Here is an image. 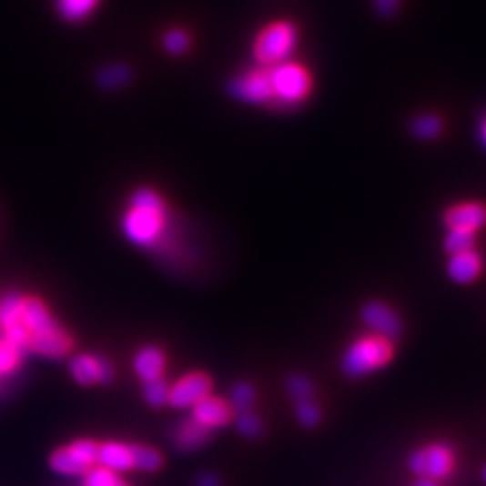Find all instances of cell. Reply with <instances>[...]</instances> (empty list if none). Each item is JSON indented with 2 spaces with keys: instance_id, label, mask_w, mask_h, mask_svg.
I'll return each instance as SVG.
<instances>
[{
  "instance_id": "4",
  "label": "cell",
  "mask_w": 486,
  "mask_h": 486,
  "mask_svg": "<svg viewBox=\"0 0 486 486\" xmlns=\"http://www.w3.org/2000/svg\"><path fill=\"white\" fill-rule=\"evenodd\" d=\"M267 69L272 88V106L290 110L305 105L310 99L316 78L305 64L290 58Z\"/></svg>"
},
{
  "instance_id": "5",
  "label": "cell",
  "mask_w": 486,
  "mask_h": 486,
  "mask_svg": "<svg viewBox=\"0 0 486 486\" xmlns=\"http://www.w3.org/2000/svg\"><path fill=\"white\" fill-rule=\"evenodd\" d=\"M393 355V346L390 339L380 335H366L357 339L342 357V370L349 377H364L380 368H384Z\"/></svg>"
},
{
  "instance_id": "21",
  "label": "cell",
  "mask_w": 486,
  "mask_h": 486,
  "mask_svg": "<svg viewBox=\"0 0 486 486\" xmlns=\"http://www.w3.org/2000/svg\"><path fill=\"white\" fill-rule=\"evenodd\" d=\"M410 132H412L418 139H423V141L436 139V137L441 134V121H440V117L430 116V114L418 116V117L412 119V123H410Z\"/></svg>"
},
{
  "instance_id": "3",
  "label": "cell",
  "mask_w": 486,
  "mask_h": 486,
  "mask_svg": "<svg viewBox=\"0 0 486 486\" xmlns=\"http://www.w3.org/2000/svg\"><path fill=\"white\" fill-rule=\"evenodd\" d=\"M299 27L290 18H276L261 25L252 40L256 66L272 67L294 56L299 46Z\"/></svg>"
},
{
  "instance_id": "32",
  "label": "cell",
  "mask_w": 486,
  "mask_h": 486,
  "mask_svg": "<svg viewBox=\"0 0 486 486\" xmlns=\"http://www.w3.org/2000/svg\"><path fill=\"white\" fill-rule=\"evenodd\" d=\"M195 486H220V481H218V478H217L215 474L206 472V474H202V476L197 480Z\"/></svg>"
},
{
  "instance_id": "9",
  "label": "cell",
  "mask_w": 486,
  "mask_h": 486,
  "mask_svg": "<svg viewBox=\"0 0 486 486\" xmlns=\"http://www.w3.org/2000/svg\"><path fill=\"white\" fill-rule=\"evenodd\" d=\"M73 379L81 386H90V384H110L114 380V366L97 355L90 353H80L73 357L69 364Z\"/></svg>"
},
{
  "instance_id": "8",
  "label": "cell",
  "mask_w": 486,
  "mask_h": 486,
  "mask_svg": "<svg viewBox=\"0 0 486 486\" xmlns=\"http://www.w3.org/2000/svg\"><path fill=\"white\" fill-rule=\"evenodd\" d=\"M409 469L425 480H443L454 469V454L447 445L436 443L425 449H418L409 458Z\"/></svg>"
},
{
  "instance_id": "24",
  "label": "cell",
  "mask_w": 486,
  "mask_h": 486,
  "mask_svg": "<svg viewBox=\"0 0 486 486\" xmlns=\"http://www.w3.org/2000/svg\"><path fill=\"white\" fill-rule=\"evenodd\" d=\"M476 243V233L474 231H467V229H451L447 240H445V248L451 254H460V252H467L472 250Z\"/></svg>"
},
{
  "instance_id": "30",
  "label": "cell",
  "mask_w": 486,
  "mask_h": 486,
  "mask_svg": "<svg viewBox=\"0 0 486 486\" xmlns=\"http://www.w3.org/2000/svg\"><path fill=\"white\" fill-rule=\"evenodd\" d=\"M252 402H254V390L250 384L240 382L233 388L231 404L235 405L238 410H247Z\"/></svg>"
},
{
  "instance_id": "11",
  "label": "cell",
  "mask_w": 486,
  "mask_h": 486,
  "mask_svg": "<svg viewBox=\"0 0 486 486\" xmlns=\"http://www.w3.org/2000/svg\"><path fill=\"white\" fill-rule=\"evenodd\" d=\"M362 321L375 335L390 340L402 331V321L399 314L380 301H370L364 305Z\"/></svg>"
},
{
  "instance_id": "10",
  "label": "cell",
  "mask_w": 486,
  "mask_h": 486,
  "mask_svg": "<svg viewBox=\"0 0 486 486\" xmlns=\"http://www.w3.org/2000/svg\"><path fill=\"white\" fill-rule=\"evenodd\" d=\"M211 391V379L204 373H191L169 386L167 404L175 409H187L198 404Z\"/></svg>"
},
{
  "instance_id": "34",
  "label": "cell",
  "mask_w": 486,
  "mask_h": 486,
  "mask_svg": "<svg viewBox=\"0 0 486 486\" xmlns=\"http://www.w3.org/2000/svg\"><path fill=\"white\" fill-rule=\"evenodd\" d=\"M481 136H483V141L486 143V121L485 125H483V130H481Z\"/></svg>"
},
{
  "instance_id": "19",
  "label": "cell",
  "mask_w": 486,
  "mask_h": 486,
  "mask_svg": "<svg viewBox=\"0 0 486 486\" xmlns=\"http://www.w3.org/2000/svg\"><path fill=\"white\" fill-rule=\"evenodd\" d=\"M101 0H56L58 15L69 24H80L94 15Z\"/></svg>"
},
{
  "instance_id": "16",
  "label": "cell",
  "mask_w": 486,
  "mask_h": 486,
  "mask_svg": "<svg viewBox=\"0 0 486 486\" xmlns=\"http://www.w3.org/2000/svg\"><path fill=\"white\" fill-rule=\"evenodd\" d=\"M449 276L460 285L472 283L481 272V258L474 250L452 254L449 261Z\"/></svg>"
},
{
  "instance_id": "22",
  "label": "cell",
  "mask_w": 486,
  "mask_h": 486,
  "mask_svg": "<svg viewBox=\"0 0 486 486\" xmlns=\"http://www.w3.org/2000/svg\"><path fill=\"white\" fill-rule=\"evenodd\" d=\"M22 349L5 337L0 339V375H11L22 359Z\"/></svg>"
},
{
  "instance_id": "7",
  "label": "cell",
  "mask_w": 486,
  "mask_h": 486,
  "mask_svg": "<svg viewBox=\"0 0 486 486\" xmlns=\"http://www.w3.org/2000/svg\"><path fill=\"white\" fill-rule=\"evenodd\" d=\"M97 443L92 440H78L67 447L53 452L49 465L55 472L64 476H81L97 463Z\"/></svg>"
},
{
  "instance_id": "35",
  "label": "cell",
  "mask_w": 486,
  "mask_h": 486,
  "mask_svg": "<svg viewBox=\"0 0 486 486\" xmlns=\"http://www.w3.org/2000/svg\"><path fill=\"white\" fill-rule=\"evenodd\" d=\"M483 481L486 483V467L483 469Z\"/></svg>"
},
{
  "instance_id": "31",
  "label": "cell",
  "mask_w": 486,
  "mask_h": 486,
  "mask_svg": "<svg viewBox=\"0 0 486 486\" xmlns=\"http://www.w3.org/2000/svg\"><path fill=\"white\" fill-rule=\"evenodd\" d=\"M373 5L380 16L391 18L397 15V11L400 7V0H373Z\"/></svg>"
},
{
  "instance_id": "13",
  "label": "cell",
  "mask_w": 486,
  "mask_h": 486,
  "mask_svg": "<svg viewBox=\"0 0 486 486\" xmlns=\"http://www.w3.org/2000/svg\"><path fill=\"white\" fill-rule=\"evenodd\" d=\"M191 410H193V420L208 427L209 430L224 427L231 420V405L211 395L202 399L198 404L193 405Z\"/></svg>"
},
{
  "instance_id": "33",
  "label": "cell",
  "mask_w": 486,
  "mask_h": 486,
  "mask_svg": "<svg viewBox=\"0 0 486 486\" xmlns=\"http://www.w3.org/2000/svg\"><path fill=\"white\" fill-rule=\"evenodd\" d=\"M414 486H438V485H436V481H432V480H425V478H421L420 481H416V483H414Z\"/></svg>"
},
{
  "instance_id": "18",
  "label": "cell",
  "mask_w": 486,
  "mask_h": 486,
  "mask_svg": "<svg viewBox=\"0 0 486 486\" xmlns=\"http://www.w3.org/2000/svg\"><path fill=\"white\" fill-rule=\"evenodd\" d=\"M134 78V71L130 69V66L127 64H108L105 67H101L96 75V85L101 88V90H106V92H114V90H119L123 86H127L130 81Z\"/></svg>"
},
{
  "instance_id": "1",
  "label": "cell",
  "mask_w": 486,
  "mask_h": 486,
  "mask_svg": "<svg viewBox=\"0 0 486 486\" xmlns=\"http://www.w3.org/2000/svg\"><path fill=\"white\" fill-rule=\"evenodd\" d=\"M171 213L156 187L141 186L132 191L121 217L123 237L143 250H159L169 235Z\"/></svg>"
},
{
  "instance_id": "28",
  "label": "cell",
  "mask_w": 486,
  "mask_h": 486,
  "mask_svg": "<svg viewBox=\"0 0 486 486\" xmlns=\"http://www.w3.org/2000/svg\"><path fill=\"white\" fill-rule=\"evenodd\" d=\"M237 429L245 438H256L261 434V420L248 409L240 410L237 416Z\"/></svg>"
},
{
  "instance_id": "20",
  "label": "cell",
  "mask_w": 486,
  "mask_h": 486,
  "mask_svg": "<svg viewBox=\"0 0 486 486\" xmlns=\"http://www.w3.org/2000/svg\"><path fill=\"white\" fill-rule=\"evenodd\" d=\"M193 46L191 35L184 27H169L162 35V47L171 56H182L186 55Z\"/></svg>"
},
{
  "instance_id": "26",
  "label": "cell",
  "mask_w": 486,
  "mask_h": 486,
  "mask_svg": "<svg viewBox=\"0 0 486 486\" xmlns=\"http://www.w3.org/2000/svg\"><path fill=\"white\" fill-rule=\"evenodd\" d=\"M145 400L152 407H162L167 404L169 399V384L164 379H156L150 382H145Z\"/></svg>"
},
{
  "instance_id": "25",
  "label": "cell",
  "mask_w": 486,
  "mask_h": 486,
  "mask_svg": "<svg viewBox=\"0 0 486 486\" xmlns=\"http://www.w3.org/2000/svg\"><path fill=\"white\" fill-rule=\"evenodd\" d=\"M287 390H289L290 397L298 402L312 400V397H314V384L310 379H307L303 375H292L287 380Z\"/></svg>"
},
{
  "instance_id": "6",
  "label": "cell",
  "mask_w": 486,
  "mask_h": 486,
  "mask_svg": "<svg viewBox=\"0 0 486 486\" xmlns=\"http://www.w3.org/2000/svg\"><path fill=\"white\" fill-rule=\"evenodd\" d=\"M228 92L233 99L254 106H272V88L267 67H252L235 75L228 83Z\"/></svg>"
},
{
  "instance_id": "27",
  "label": "cell",
  "mask_w": 486,
  "mask_h": 486,
  "mask_svg": "<svg viewBox=\"0 0 486 486\" xmlns=\"http://www.w3.org/2000/svg\"><path fill=\"white\" fill-rule=\"evenodd\" d=\"M85 486H128L116 472H110L103 467L92 469L86 472Z\"/></svg>"
},
{
  "instance_id": "15",
  "label": "cell",
  "mask_w": 486,
  "mask_h": 486,
  "mask_svg": "<svg viewBox=\"0 0 486 486\" xmlns=\"http://www.w3.org/2000/svg\"><path fill=\"white\" fill-rule=\"evenodd\" d=\"M166 368V357L157 346H145L134 357V371L143 382L161 379Z\"/></svg>"
},
{
  "instance_id": "14",
  "label": "cell",
  "mask_w": 486,
  "mask_h": 486,
  "mask_svg": "<svg viewBox=\"0 0 486 486\" xmlns=\"http://www.w3.org/2000/svg\"><path fill=\"white\" fill-rule=\"evenodd\" d=\"M445 224L449 226V229H467L476 233L486 224V208L476 202L454 206L447 211Z\"/></svg>"
},
{
  "instance_id": "12",
  "label": "cell",
  "mask_w": 486,
  "mask_h": 486,
  "mask_svg": "<svg viewBox=\"0 0 486 486\" xmlns=\"http://www.w3.org/2000/svg\"><path fill=\"white\" fill-rule=\"evenodd\" d=\"M97 463L116 474L134 469V447L119 441H108L97 447Z\"/></svg>"
},
{
  "instance_id": "23",
  "label": "cell",
  "mask_w": 486,
  "mask_h": 486,
  "mask_svg": "<svg viewBox=\"0 0 486 486\" xmlns=\"http://www.w3.org/2000/svg\"><path fill=\"white\" fill-rule=\"evenodd\" d=\"M162 465V456L152 447L134 445V469L154 472Z\"/></svg>"
},
{
  "instance_id": "2",
  "label": "cell",
  "mask_w": 486,
  "mask_h": 486,
  "mask_svg": "<svg viewBox=\"0 0 486 486\" xmlns=\"http://www.w3.org/2000/svg\"><path fill=\"white\" fill-rule=\"evenodd\" d=\"M20 323L27 331V349L44 357H64L73 348L71 335L58 323L42 299L22 296Z\"/></svg>"
},
{
  "instance_id": "17",
  "label": "cell",
  "mask_w": 486,
  "mask_h": 486,
  "mask_svg": "<svg viewBox=\"0 0 486 486\" xmlns=\"http://www.w3.org/2000/svg\"><path fill=\"white\" fill-rule=\"evenodd\" d=\"M208 438H209V429L200 425L193 418L182 421L175 430V445L184 452L202 447L208 441Z\"/></svg>"
},
{
  "instance_id": "29",
  "label": "cell",
  "mask_w": 486,
  "mask_h": 486,
  "mask_svg": "<svg viewBox=\"0 0 486 486\" xmlns=\"http://www.w3.org/2000/svg\"><path fill=\"white\" fill-rule=\"evenodd\" d=\"M296 416L303 427H316L321 420V410L312 400H305V402H298Z\"/></svg>"
}]
</instances>
